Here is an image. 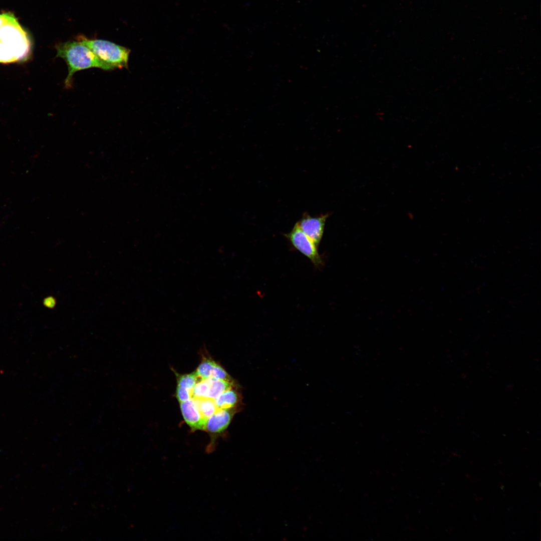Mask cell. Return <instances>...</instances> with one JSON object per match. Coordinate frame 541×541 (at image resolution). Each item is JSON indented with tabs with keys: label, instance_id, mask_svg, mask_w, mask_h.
Wrapping results in <instances>:
<instances>
[{
	"label": "cell",
	"instance_id": "cell-7",
	"mask_svg": "<svg viewBox=\"0 0 541 541\" xmlns=\"http://www.w3.org/2000/svg\"><path fill=\"white\" fill-rule=\"evenodd\" d=\"M183 418L192 430H205L207 420L204 419L195 407L192 398L180 402Z\"/></svg>",
	"mask_w": 541,
	"mask_h": 541
},
{
	"label": "cell",
	"instance_id": "cell-15",
	"mask_svg": "<svg viewBox=\"0 0 541 541\" xmlns=\"http://www.w3.org/2000/svg\"><path fill=\"white\" fill-rule=\"evenodd\" d=\"M176 397L179 402H182L191 398V392L189 390L177 386L176 388Z\"/></svg>",
	"mask_w": 541,
	"mask_h": 541
},
{
	"label": "cell",
	"instance_id": "cell-4",
	"mask_svg": "<svg viewBox=\"0 0 541 541\" xmlns=\"http://www.w3.org/2000/svg\"><path fill=\"white\" fill-rule=\"evenodd\" d=\"M285 236L292 245L307 257L316 267L323 265L317 245L296 224L292 229Z\"/></svg>",
	"mask_w": 541,
	"mask_h": 541
},
{
	"label": "cell",
	"instance_id": "cell-8",
	"mask_svg": "<svg viewBox=\"0 0 541 541\" xmlns=\"http://www.w3.org/2000/svg\"><path fill=\"white\" fill-rule=\"evenodd\" d=\"M198 376L203 379L213 377L225 381H232L227 372L214 361L204 359L196 370Z\"/></svg>",
	"mask_w": 541,
	"mask_h": 541
},
{
	"label": "cell",
	"instance_id": "cell-5",
	"mask_svg": "<svg viewBox=\"0 0 541 541\" xmlns=\"http://www.w3.org/2000/svg\"><path fill=\"white\" fill-rule=\"evenodd\" d=\"M237 409L236 407L218 409L208 418L205 430L211 436L210 441L206 448L207 453L214 451L216 438L227 429Z\"/></svg>",
	"mask_w": 541,
	"mask_h": 541
},
{
	"label": "cell",
	"instance_id": "cell-14",
	"mask_svg": "<svg viewBox=\"0 0 541 541\" xmlns=\"http://www.w3.org/2000/svg\"><path fill=\"white\" fill-rule=\"evenodd\" d=\"M17 62L14 55L0 43V63L8 64Z\"/></svg>",
	"mask_w": 541,
	"mask_h": 541
},
{
	"label": "cell",
	"instance_id": "cell-11",
	"mask_svg": "<svg viewBox=\"0 0 541 541\" xmlns=\"http://www.w3.org/2000/svg\"><path fill=\"white\" fill-rule=\"evenodd\" d=\"M232 381H225L214 378L211 384L206 398L215 399L222 393L233 388Z\"/></svg>",
	"mask_w": 541,
	"mask_h": 541
},
{
	"label": "cell",
	"instance_id": "cell-2",
	"mask_svg": "<svg viewBox=\"0 0 541 541\" xmlns=\"http://www.w3.org/2000/svg\"><path fill=\"white\" fill-rule=\"evenodd\" d=\"M0 43L13 53L17 61H25L30 55L31 40L13 14L0 28Z\"/></svg>",
	"mask_w": 541,
	"mask_h": 541
},
{
	"label": "cell",
	"instance_id": "cell-12",
	"mask_svg": "<svg viewBox=\"0 0 541 541\" xmlns=\"http://www.w3.org/2000/svg\"><path fill=\"white\" fill-rule=\"evenodd\" d=\"M215 378L211 377L199 381L194 386L191 392V398H205L208 394L211 384Z\"/></svg>",
	"mask_w": 541,
	"mask_h": 541
},
{
	"label": "cell",
	"instance_id": "cell-6",
	"mask_svg": "<svg viewBox=\"0 0 541 541\" xmlns=\"http://www.w3.org/2000/svg\"><path fill=\"white\" fill-rule=\"evenodd\" d=\"M329 216V214L327 213L312 216L305 213L296 224L318 246L323 237L326 221Z\"/></svg>",
	"mask_w": 541,
	"mask_h": 541
},
{
	"label": "cell",
	"instance_id": "cell-13",
	"mask_svg": "<svg viewBox=\"0 0 541 541\" xmlns=\"http://www.w3.org/2000/svg\"><path fill=\"white\" fill-rule=\"evenodd\" d=\"M199 376L195 371L190 373L179 375L177 376V386L183 387L191 391L197 381Z\"/></svg>",
	"mask_w": 541,
	"mask_h": 541
},
{
	"label": "cell",
	"instance_id": "cell-10",
	"mask_svg": "<svg viewBox=\"0 0 541 541\" xmlns=\"http://www.w3.org/2000/svg\"><path fill=\"white\" fill-rule=\"evenodd\" d=\"M192 399L202 417L207 421L208 418L218 410L214 403V399L207 398H193Z\"/></svg>",
	"mask_w": 541,
	"mask_h": 541
},
{
	"label": "cell",
	"instance_id": "cell-1",
	"mask_svg": "<svg viewBox=\"0 0 541 541\" xmlns=\"http://www.w3.org/2000/svg\"><path fill=\"white\" fill-rule=\"evenodd\" d=\"M56 49L57 57L63 59L68 66V74L65 80L66 88L71 87L73 75L79 71L92 68L111 70L87 46L78 40L59 43Z\"/></svg>",
	"mask_w": 541,
	"mask_h": 541
},
{
	"label": "cell",
	"instance_id": "cell-3",
	"mask_svg": "<svg viewBox=\"0 0 541 541\" xmlns=\"http://www.w3.org/2000/svg\"><path fill=\"white\" fill-rule=\"evenodd\" d=\"M78 41L87 46L111 70L127 68L130 50L110 41L79 37Z\"/></svg>",
	"mask_w": 541,
	"mask_h": 541
},
{
	"label": "cell",
	"instance_id": "cell-16",
	"mask_svg": "<svg viewBox=\"0 0 541 541\" xmlns=\"http://www.w3.org/2000/svg\"><path fill=\"white\" fill-rule=\"evenodd\" d=\"M12 15L13 13L11 12L3 13L0 14V28L9 19Z\"/></svg>",
	"mask_w": 541,
	"mask_h": 541
},
{
	"label": "cell",
	"instance_id": "cell-9",
	"mask_svg": "<svg viewBox=\"0 0 541 541\" xmlns=\"http://www.w3.org/2000/svg\"><path fill=\"white\" fill-rule=\"evenodd\" d=\"M240 402V394L233 387L225 391L214 399V403L218 409L236 407Z\"/></svg>",
	"mask_w": 541,
	"mask_h": 541
}]
</instances>
